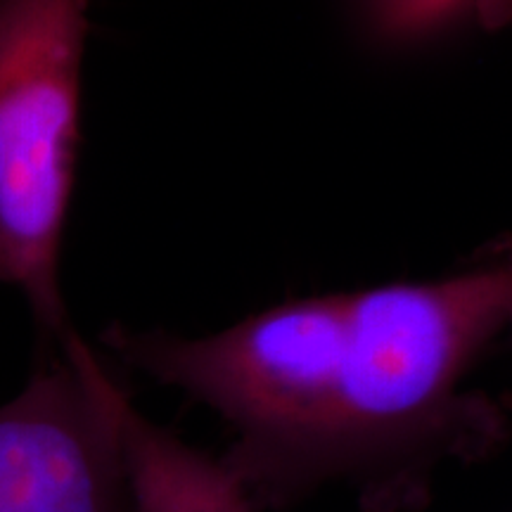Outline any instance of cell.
Wrapping results in <instances>:
<instances>
[{
  "label": "cell",
  "instance_id": "obj_4",
  "mask_svg": "<svg viewBox=\"0 0 512 512\" xmlns=\"http://www.w3.org/2000/svg\"><path fill=\"white\" fill-rule=\"evenodd\" d=\"M119 437L136 512H254L221 460L119 399Z\"/></svg>",
  "mask_w": 512,
  "mask_h": 512
},
{
  "label": "cell",
  "instance_id": "obj_2",
  "mask_svg": "<svg viewBox=\"0 0 512 512\" xmlns=\"http://www.w3.org/2000/svg\"><path fill=\"white\" fill-rule=\"evenodd\" d=\"M88 0H0V283L46 351L72 332L60 259L81 145Z\"/></svg>",
  "mask_w": 512,
  "mask_h": 512
},
{
  "label": "cell",
  "instance_id": "obj_1",
  "mask_svg": "<svg viewBox=\"0 0 512 512\" xmlns=\"http://www.w3.org/2000/svg\"><path fill=\"white\" fill-rule=\"evenodd\" d=\"M510 316V264H491L297 299L202 337L117 323L102 344L226 422L216 458L254 512L328 489L361 512H425L446 467L508 446V411L467 380Z\"/></svg>",
  "mask_w": 512,
  "mask_h": 512
},
{
  "label": "cell",
  "instance_id": "obj_3",
  "mask_svg": "<svg viewBox=\"0 0 512 512\" xmlns=\"http://www.w3.org/2000/svg\"><path fill=\"white\" fill-rule=\"evenodd\" d=\"M124 387L72 332L0 403V512H136L119 437Z\"/></svg>",
  "mask_w": 512,
  "mask_h": 512
}]
</instances>
